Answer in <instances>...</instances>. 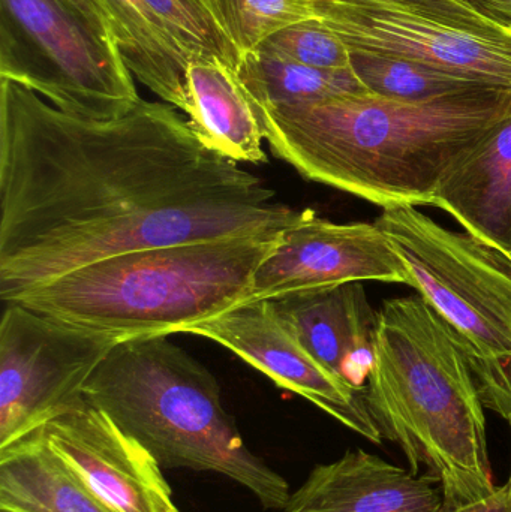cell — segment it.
I'll use <instances>...</instances> for the list:
<instances>
[{
	"label": "cell",
	"instance_id": "7402d4cb",
	"mask_svg": "<svg viewBox=\"0 0 511 512\" xmlns=\"http://www.w3.org/2000/svg\"><path fill=\"white\" fill-rule=\"evenodd\" d=\"M221 5L242 56L285 27L318 20L317 0H221Z\"/></svg>",
	"mask_w": 511,
	"mask_h": 512
},
{
	"label": "cell",
	"instance_id": "9a60e30c",
	"mask_svg": "<svg viewBox=\"0 0 511 512\" xmlns=\"http://www.w3.org/2000/svg\"><path fill=\"white\" fill-rule=\"evenodd\" d=\"M468 234L511 256V117L447 170L434 204Z\"/></svg>",
	"mask_w": 511,
	"mask_h": 512
},
{
	"label": "cell",
	"instance_id": "8992f818",
	"mask_svg": "<svg viewBox=\"0 0 511 512\" xmlns=\"http://www.w3.org/2000/svg\"><path fill=\"white\" fill-rule=\"evenodd\" d=\"M419 294L467 351L483 405L511 426V259L456 233L416 206L384 209L375 221Z\"/></svg>",
	"mask_w": 511,
	"mask_h": 512
},
{
	"label": "cell",
	"instance_id": "484cf974",
	"mask_svg": "<svg viewBox=\"0 0 511 512\" xmlns=\"http://www.w3.org/2000/svg\"><path fill=\"white\" fill-rule=\"evenodd\" d=\"M66 2L77 8L104 35L116 39L110 12H108L104 0H66Z\"/></svg>",
	"mask_w": 511,
	"mask_h": 512
},
{
	"label": "cell",
	"instance_id": "30bf717a",
	"mask_svg": "<svg viewBox=\"0 0 511 512\" xmlns=\"http://www.w3.org/2000/svg\"><path fill=\"white\" fill-rule=\"evenodd\" d=\"M207 337L303 397L342 426L381 444L383 435L369 411L365 388L356 387L324 367L294 336L270 300L251 301L188 331Z\"/></svg>",
	"mask_w": 511,
	"mask_h": 512
},
{
	"label": "cell",
	"instance_id": "d4e9b609",
	"mask_svg": "<svg viewBox=\"0 0 511 512\" xmlns=\"http://www.w3.org/2000/svg\"><path fill=\"white\" fill-rule=\"evenodd\" d=\"M440 512H511V478L503 486H495L483 498L453 507H443Z\"/></svg>",
	"mask_w": 511,
	"mask_h": 512
},
{
	"label": "cell",
	"instance_id": "52a82bcc",
	"mask_svg": "<svg viewBox=\"0 0 511 512\" xmlns=\"http://www.w3.org/2000/svg\"><path fill=\"white\" fill-rule=\"evenodd\" d=\"M0 78L81 119H119L141 101L116 39L66 0H0Z\"/></svg>",
	"mask_w": 511,
	"mask_h": 512
},
{
	"label": "cell",
	"instance_id": "cb8c5ba5",
	"mask_svg": "<svg viewBox=\"0 0 511 512\" xmlns=\"http://www.w3.org/2000/svg\"><path fill=\"white\" fill-rule=\"evenodd\" d=\"M422 9L435 17L485 32H501L511 27V21L497 20L473 5L470 0H398Z\"/></svg>",
	"mask_w": 511,
	"mask_h": 512
},
{
	"label": "cell",
	"instance_id": "4fadbf2b",
	"mask_svg": "<svg viewBox=\"0 0 511 512\" xmlns=\"http://www.w3.org/2000/svg\"><path fill=\"white\" fill-rule=\"evenodd\" d=\"M443 492L429 475L350 450L318 465L282 512H440Z\"/></svg>",
	"mask_w": 511,
	"mask_h": 512
},
{
	"label": "cell",
	"instance_id": "ffe728a7",
	"mask_svg": "<svg viewBox=\"0 0 511 512\" xmlns=\"http://www.w3.org/2000/svg\"><path fill=\"white\" fill-rule=\"evenodd\" d=\"M351 71L368 92L402 102L437 101L489 86L426 63L369 51H351Z\"/></svg>",
	"mask_w": 511,
	"mask_h": 512
},
{
	"label": "cell",
	"instance_id": "6da1fadb",
	"mask_svg": "<svg viewBox=\"0 0 511 512\" xmlns=\"http://www.w3.org/2000/svg\"><path fill=\"white\" fill-rule=\"evenodd\" d=\"M303 212L210 150L167 102L81 119L0 78L3 303L101 259L276 233Z\"/></svg>",
	"mask_w": 511,
	"mask_h": 512
},
{
	"label": "cell",
	"instance_id": "d6986e66",
	"mask_svg": "<svg viewBox=\"0 0 511 512\" xmlns=\"http://www.w3.org/2000/svg\"><path fill=\"white\" fill-rule=\"evenodd\" d=\"M237 74L254 107L312 104L368 92L353 71L309 68L263 50L243 54Z\"/></svg>",
	"mask_w": 511,
	"mask_h": 512
},
{
	"label": "cell",
	"instance_id": "83f0119b",
	"mask_svg": "<svg viewBox=\"0 0 511 512\" xmlns=\"http://www.w3.org/2000/svg\"><path fill=\"white\" fill-rule=\"evenodd\" d=\"M510 259H511V256H510Z\"/></svg>",
	"mask_w": 511,
	"mask_h": 512
},
{
	"label": "cell",
	"instance_id": "8fae6325",
	"mask_svg": "<svg viewBox=\"0 0 511 512\" xmlns=\"http://www.w3.org/2000/svg\"><path fill=\"white\" fill-rule=\"evenodd\" d=\"M365 280L413 285L375 222L336 224L305 210L255 273L251 301Z\"/></svg>",
	"mask_w": 511,
	"mask_h": 512
},
{
	"label": "cell",
	"instance_id": "ac0fdd59",
	"mask_svg": "<svg viewBox=\"0 0 511 512\" xmlns=\"http://www.w3.org/2000/svg\"><path fill=\"white\" fill-rule=\"evenodd\" d=\"M114 36L131 74L162 101L188 114L185 71L179 45L144 0H104Z\"/></svg>",
	"mask_w": 511,
	"mask_h": 512
},
{
	"label": "cell",
	"instance_id": "5bb4252c",
	"mask_svg": "<svg viewBox=\"0 0 511 512\" xmlns=\"http://www.w3.org/2000/svg\"><path fill=\"white\" fill-rule=\"evenodd\" d=\"M270 301L312 357L344 381L365 388L378 313L362 283L293 292Z\"/></svg>",
	"mask_w": 511,
	"mask_h": 512
},
{
	"label": "cell",
	"instance_id": "f1b7e54d",
	"mask_svg": "<svg viewBox=\"0 0 511 512\" xmlns=\"http://www.w3.org/2000/svg\"><path fill=\"white\" fill-rule=\"evenodd\" d=\"M511 427V426H510ZM511 478V477H510Z\"/></svg>",
	"mask_w": 511,
	"mask_h": 512
},
{
	"label": "cell",
	"instance_id": "7c38bea8",
	"mask_svg": "<svg viewBox=\"0 0 511 512\" xmlns=\"http://www.w3.org/2000/svg\"><path fill=\"white\" fill-rule=\"evenodd\" d=\"M38 435L114 511L182 512L149 451L83 396Z\"/></svg>",
	"mask_w": 511,
	"mask_h": 512
},
{
	"label": "cell",
	"instance_id": "4316f807",
	"mask_svg": "<svg viewBox=\"0 0 511 512\" xmlns=\"http://www.w3.org/2000/svg\"><path fill=\"white\" fill-rule=\"evenodd\" d=\"M470 2L489 17L511 21V0H470Z\"/></svg>",
	"mask_w": 511,
	"mask_h": 512
},
{
	"label": "cell",
	"instance_id": "7a4b0ae2",
	"mask_svg": "<svg viewBox=\"0 0 511 512\" xmlns=\"http://www.w3.org/2000/svg\"><path fill=\"white\" fill-rule=\"evenodd\" d=\"M254 110L273 155L300 176L384 210L432 206L447 170L511 117V89L429 102L363 92Z\"/></svg>",
	"mask_w": 511,
	"mask_h": 512
},
{
	"label": "cell",
	"instance_id": "9c48e42d",
	"mask_svg": "<svg viewBox=\"0 0 511 512\" xmlns=\"http://www.w3.org/2000/svg\"><path fill=\"white\" fill-rule=\"evenodd\" d=\"M317 14L351 51L402 57L511 89V27L471 29L398 0H317Z\"/></svg>",
	"mask_w": 511,
	"mask_h": 512
},
{
	"label": "cell",
	"instance_id": "3957f363",
	"mask_svg": "<svg viewBox=\"0 0 511 512\" xmlns=\"http://www.w3.org/2000/svg\"><path fill=\"white\" fill-rule=\"evenodd\" d=\"M365 399L411 471L425 466L437 481L443 507L495 489L485 405L467 351L422 295L384 301Z\"/></svg>",
	"mask_w": 511,
	"mask_h": 512
},
{
	"label": "cell",
	"instance_id": "603a6c76",
	"mask_svg": "<svg viewBox=\"0 0 511 512\" xmlns=\"http://www.w3.org/2000/svg\"><path fill=\"white\" fill-rule=\"evenodd\" d=\"M257 50L324 71H351V51L335 33L318 23L303 21L279 30Z\"/></svg>",
	"mask_w": 511,
	"mask_h": 512
},
{
	"label": "cell",
	"instance_id": "44dd1931",
	"mask_svg": "<svg viewBox=\"0 0 511 512\" xmlns=\"http://www.w3.org/2000/svg\"><path fill=\"white\" fill-rule=\"evenodd\" d=\"M186 59L216 57L239 69L242 54L233 41L221 0H144Z\"/></svg>",
	"mask_w": 511,
	"mask_h": 512
},
{
	"label": "cell",
	"instance_id": "e0dca14e",
	"mask_svg": "<svg viewBox=\"0 0 511 512\" xmlns=\"http://www.w3.org/2000/svg\"><path fill=\"white\" fill-rule=\"evenodd\" d=\"M0 511L116 512L38 433L0 453Z\"/></svg>",
	"mask_w": 511,
	"mask_h": 512
},
{
	"label": "cell",
	"instance_id": "ba28073f",
	"mask_svg": "<svg viewBox=\"0 0 511 512\" xmlns=\"http://www.w3.org/2000/svg\"><path fill=\"white\" fill-rule=\"evenodd\" d=\"M119 334L87 330L8 301L0 321V453L80 399Z\"/></svg>",
	"mask_w": 511,
	"mask_h": 512
},
{
	"label": "cell",
	"instance_id": "2e32d148",
	"mask_svg": "<svg viewBox=\"0 0 511 512\" xmlns=\"http://www.w3.org/2000/svg\"><path fill=\"white\" fill-rule=\"evenodd\" d=\"M189 125L210 150L237 162L263 164L264 132L233 66L195 56L185 71Z\"/></svg>",
	"mask_w": 511,
	"mask_h": 512
},
{
	"label": "cell",
	"instance_id": "5b68a950",
	"mask_svg": "<svg viewBox=\"0 0 511 512\" xmlns=\"http://www.w3.org/2000/svg\"><path fill=\"white\" fill-rule=\"evenodd\" d=\"M168 336L117 343L81 396L165 469L213 472L284 510L290 484L243 441L215 376Z\"/></svg>",
	"mask_w": 511,
	"mask_h": 512
},
{
	"label": "cell",
	"instance_id": "277c9868",
	"mask_svg": "<svg viewBox=\"0 0 511 512\" xmlns=\"http://www.w3.org/2000/svg\"><path fill=\"white\" fill-rule=\"evenodd\" d=\"M284 231L111 256L14 301L56 321L126 339L188 333L251 301L255 273Z\"/></svg>",
	"mask_w": 511,
	"mask_h": 512
}]
</instances>
